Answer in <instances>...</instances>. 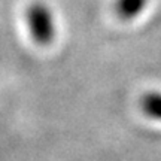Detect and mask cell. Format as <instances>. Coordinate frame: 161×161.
<instances>
[{
    "instance_id": "1",
    "label": "cell",
    "mask_w": 161,
    "mask_h": 161,
    "mask_svg": "<svg viewBox=\"0 0 161 161\" xmlns=\"http://www.w3.org/2000/svg\"><path fill=\"white\" fill-rule=\"evenodd\" d=\"M27 23L31 37L39 45H49L55 36L51 11L43 3H33L27 9Z\"/></svg>"
},
{
    "instance_id": "2",
    "label": "cell",
    "mask_w": 161,
    "mask_h": 161,
    "mask_svg": "<svg viewBox=\"0 0 161 161\" xmlns=\"http://www.w3.org/2000/svg\"><path fill=\"white\" fill-rule=\"evenodd\" d=\"M148 0H116L115 12L121 19H133L145 9Z\"/></svg>"
},
{
    "instance_id": "3",
    "label": "cell",
    "mask_w": 161,
    "mask_h": 161,
    "mask_svg": "<svg viewBox=\"0 0 161 161\" xmlns=\"http://www.w3.org/2000/svg\"><path fill=\"white\" fill-rule=\"evenodd\" d=\"M142 109L148 116L161 121V92H148L142 98Z\"/></svg>"
}]
</instances>
